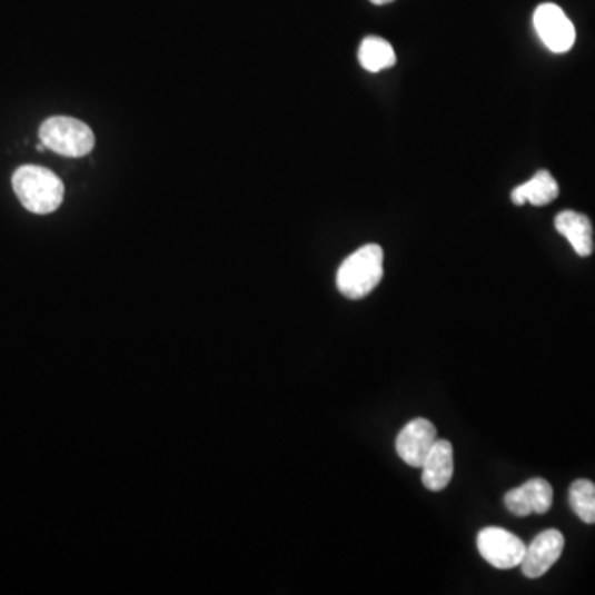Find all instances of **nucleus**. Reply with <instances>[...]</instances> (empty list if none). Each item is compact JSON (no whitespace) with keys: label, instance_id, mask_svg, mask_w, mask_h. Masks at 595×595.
Returning a JSON list of instances; mask_svg holds the SVG:
<instances>
[{"label":"nucleus","instance_id":"f257e3e1","mask_svg":"<svg viewBox=\"0 0 595 595\" xmlns=\"http://www.w3.org/2000/svg\"><path fill=\"white\" fill-rule=\"evenodd\" d=\"M13 192L29 212L47 216L63 202L65 186L59 176L40 166H22L12 178Z\"/></svg>","mask_w":595,"mask_h":595},{"label":"nucleus","instance_id":"423d86ee","mask_svg":"<svg viewBox=\"0 0 595 595\" xmlns=\"http://www.w3.org/2000/svg\"><path fill=\"white\" fill-rule=\"evenodd\" d=\"M437 442V428L427 418L409 422L397 435L396 450L410 467L420 468Z\"/></svg>","mask_w":595,"mask_h":595},{"label":"nucleus","instance_id":"39448f33","mask_svg":"<svg viewBox=\"0 0 595 595\" xmlns=\"http://www.w3.org/2000/svg\"><path fill=\"white\" fill-rule=\"evenodd\" d=\"M533 23L544 46L554 53L569 52L576 42V29L569 17L556 3L537 7Z\"/></svg>","mask_w":595,"mask_h":595},{"label":"nucleus","instance_id":"6e6552de","mask_svg":"<svg viewBox=\"0 0 595 595\" xmlns=\"http://www.w3.org/2000/svg\"><path fill=\"white\" fill-rule=\"evenodd\" d=\"M505 505L513 515H544L553 506V486L543 478H533L519 488L509 489L505 495Z\"/></svg>","mask_w":595,"mask_h":595},{"label":"nucleus","instance_id":"f03ea898","mask_svg":"<svg viewBox=\"0 0 595 595\" xmlns=\"http://www.w3.org/2000/svg\"><path fill=\"white\" fill-rule=\"evenodd\" d=\"M384 277V251L379 245L369 244L349 255L336 275V285L349 299H363L376 290Z\"/></svg>","mask_w":595,"mask_h":595},{"label":"nucleus","instance_id":"4468645a","mask_svg":"<svg viewBox=\"0 0 595 595\" xmlns=\"http://www.w3.org/2000/svg\"><path fill=\"white\" fill-rule=\"evenodd\" d=\"M370 2L376 3V6H386V3L394 2V0H370Z\"/></svg>","mask_w":595,"mask_h":595},{"label":"nucleus","instance_id":"f8f14e48","mask_svg":"<svg viewBox=\"0 0 595 595\" xmlns=\"http://www.w3.org/2000/svg\"><path fill=\"white\" fill-rule=\"evenodd\" d=\"M396 60L393 46L380 37H367L360 43L359 63L363 65L364 70L377 73V71L394 67Z\"/></svg>","mask_w":595,"mask_h":595},{"label":"nucleus","instance_id":"9b49d317","mask_svg":"<svg viewBox=\"0 0 595 595\" xmlns=\"http://www.w3.org/2000/svg\"><path fill=\"white\" fill-rule=\"evenodd\" d=\"M559 196V186L547 171L536 172L535 178L522 186L515 187L512 192L513 202L516 206L529 202L532 206H547Z\"/></svg>","mask_w":595,"mask_h":595},{"label":"nucleus","instance_id":"0eeeda50","mask_svg":"<svg viewBox=\"0 0 595 595\" xmlns=\"http://www.w3.org/2000/svg\"><path fill=\"white\" fill-rule=\"evenodd\" d=\"M564 549L563 533L557 529H546L535 537L529 546H526L523 557L522 571L529 579L544 576L559 559Z\"/></svg>","mask_w":595,"mask_h":595},{"label":"nucleus","instance_id":"ddd939ff","mask_svg":"<svg viewBox=\"0 0 595 595\" xmlns=\"http://www.w3.org/2000/svg\"><path fill=\"white\" fill-rule=\"evenodd\" d=\"M574 513L587 525H595V485L589 479H577L569 489Z\"/></svg>","mask_w":595,"mask_h":595},{"label":"nucleus","instance_id":"20e7f679","mask_svg":"<svg viewBox=\"0 0 595 595\" xmlns=\"http://www.w3.org/2000/svg\"><path fill=\"white\" fill-rule=\"evenodd\" d=\"M476 544L483 559L496 569L522 566L526 553V544L518 536L495 526L482 529L476 537Z\"/></svg>","mask_w":595,"mask_h":595},{"label":"nucleus","instance_id":"9d476101","mask_svg":"<svg viewBox=\"0 0 595 595\" xmlns=\"http://www.w3.org/2000/svg\"><path fill=\"white\" fill-rule=\"evenodd\" d=\"M557 232L566 237L579 257H589L594 251L593 224L589 217L574 210H564L554 220Z\"/></svg>","mask_w":595,"mask_h":595},{"label":"nucleus","instance_id":"7ed1b4c3","mask_svg":"<svg viewBox=\"0 0 595 595\" xmlns=\"http://www.w3.org/2000/svg\"><path fill=\"white\" fill-rule=\"evenodd\" d=\"M39 138L47 149L65 158H83L95 148V135L90 126L75 118L47 119L40 126Z\"/></svg>","mask_w":595,"mask_h":595},{"label":"nucleus","instance_id":"1a4fd4ad","mask_svg":"<svg viewBox=\"0 0 595 595\" xmlns=\"http://www.w3.org/2000/svg\"><path fill=\"white\" fill-rule=\"evenodd\" d=\"M422 483L430 492L447 488L454 476V447L448 440L435 442L430 454L422 465Z\"/></svg>","mask_w":595,"mask_h":595}]
</instances>
